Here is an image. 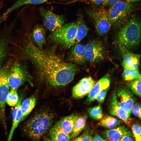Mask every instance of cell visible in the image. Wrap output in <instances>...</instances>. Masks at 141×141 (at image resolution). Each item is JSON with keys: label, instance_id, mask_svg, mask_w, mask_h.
<instances>
[{"label": "cell", "instance_id": "7", "mask_svg": "<svg viewBox=\"0 0 141 141\" xmlns=\"http://www.w3.org/2000/svg\"><path fill=\"white\" fill-rule=\"evenodd\" d=\"M92 20L98 34L103 36L109 31L112 25L109 19L107 11L104 8L86 11Z\"/></svg>", "mask_w": 141, "mask_h": 141}, {"label": "cell", "instance_id": "37", "mask_svg": "<svg viewBox=\"0 0 141 141\" xmlns=\"http://www.w3.org/2000/svg\"><path fill=\"white\" fill-rule=\"evenodd\" d=\"M120 0H103L102 4L105 6L112 5Z\"/></svg>", "mask_w": 141, "mask_h": 141}, {"label": "cell", "instance_id": "35", "mask_svg": "<svg viewBox=\"0 0 141 141\" xmlns=\"http://www.w3.org/2000/svg\"><path fill=\"white\" fill-rule=\"evenodd\" d=\"M109 87L101 91L96 96V100L99 103H102L104 101Z\"/></svg>", "mask_w": 141, "mask_h": 141}, {"label": "cell", "instance_id": "16", "mask_svg": "<svg viewBox=\"0 0 141 141\" xmlns=\"http://www.w3.org/2000/svg\"><path fill=\"white\" fill-rule=\"evenodd\" d=\"M125 52L123 56L122 64L125 68L138 70L140 55L135 54L129 50H124Z\"/></svg>", "mask_w": 141, "mask_h": 141}, {"label": "cell", "instance_id": "23", "mask_svg": "<svg viewBox=\"0 0 141 141\" xmlns=\"http://www.w3.org/2000/svg\"><path fill=\"white\" fill-rule=\"evenodd\" d=\"M87 118L86 115H75L71 139H73L78 136L84 128Z\"/></svg>", "mask_w": 141, "mask_h": 141}, {"label": "cell", "instance_id": "14", "mask_svg": "<svg viewBox=\"0 0 141 141\" xmlns=\"http://www.w3.org/2000/svg\"><path fill=\"white\" fill-rule=\"evenodd\" d=\"M110 83V79L108 75L101 78L90 90L88 93L85 103L89 104L95 101L97 95L102 90L109 86Z\"/></svg>", "mask_w": 141, "mask_h": 141}, {"label": "cell", "instance_id": "18", "mask_svg": "<svg viewBox=\"0 0 141 141\" xmlns=\"http://www.w3.org/2000/svg\"><path fill=\"white\" fill-rule=\"evenodd\" d=\"M129 129L125 125L118 126L113 128L107 130L102 133L106 140L120 141L125 132Z\"/></svg>", "mask_w": 141, "mask_h": 141}, {"label": "cell", "instance_id": "11", "mask_svg": "<svg viewBox=\"0 0 141 141\" xmlns=\"http://www.w3.org/2000/svg\"><path fill=\"white\" fill-rule=\"evenodd\" d=\"M116 94L119 104L130 116L132 107L136 100L133 94L127 87L122 86L117 89Z\"/></svg>", "mask_w": 141, "mask_h": 141}, {"label": "cell", "instance_id": "39", "mask_svg": "<svg viewBox=\"0 0 141 141\" xmlns=\"http://www.w3.org/2000/svg\"><path fill=\"white\" fill-rule=\"evenodd\" d=\"M90 1L93 4L96 5H99L102 4L103 0H87Z\"/></svg>", "mask_w": 141, "mask_h": 141}, {"label": "cell", "instance_id": "40", "mask_svg": "<svg viewBox=\"0 0 141 141\" xmlns=\"http://www.w3.org/2000/svg\"><path fill=\"white\" fill-rule=\"evenodd\" d=\"M127 2H131L139 1L140 0H126Z\"/></svg>", "mask_w": 141, "mask_h": 141}, {"label": "cell", "instance_id": "5", "mask_svg": "<svg viewBox=\"0 0 141 141\" xmlns=\"http://www.w3.org/2000/svg\"><path fill=\"white\" fill-rule=\"evenodd\" d=\"M11 64L7 63L0 68V121L6 131L5 108L6 100L9 91L8 80L9 71Z\"/></svg>", "mask_w": 141, "mask_h": 141}, {"label": "cell", "instance_id": "33", "mask_svg": "<svg viewBox=\"0 0 141 141\" xmlns=\"http://www.w3.org/2000/svg\"><path fill=\"white\" fill-rule=\"evenodd\" d=\"M132 130L135 140L137 141H140L141 136L140 125L138 124L133 125L132 127Z\"/></svg>", "mask_w": 141, "mask_h": 141}, {"label": "cell", "instance_id": "22", "mask_svg": "<svg viewBox=\"0 0 141 141\" xmlns=\"http://www.w3.org/2000/svg\"><path fill=\"white\" fill-rule=\"evenodd\" d=\"M36 99L34 96L25 99L21 103L20 109L22 113L21 122L30 113L35 107Z\"/></svg>", "mask_w": 141, "mask_h": 141}, {"label": "cell", "instance_id": "8", "mask_svg": "<svg viewBox=\"0 0 141 141\" xmlns=\"http://www.w3.org/2000/svg\"><path fill=\"white\" fill-rule=\"evenodd\" d=\"M134 9L133 5L130 2L120 0L111 5L107 11L111 25L126 17Z\"/></svg>", "mask_w": 141, "mask_h": 141}, {"label": "cell", "instance_id": "31", "mask_svg": "<svg viewBox=\"0 0 141 141\" xmlns=\"http://www.w3.org/2000/svg\"><path fill=\"white\" fill-rule=\"evenodd\" d=\"M19 99L16 89H11L7 96L6 103L10 106H14L17 104Z\"/></svg>", "mask_w": 141, "mask_h": 141}, {"label": "cell", "instance_id": "1", "mask_svg": "<svg viewBox=\"0 0 141 141\" xmlns=\"http://www.w3.org/2000/svg\"><path fill=\"white\" fill-rule=\"evenodd\" d=\"M24 55L34 66L40 81L52 87L72 81L78 70L75 64L64 61L53 50L40 49L28 37L22 48Z\"/></svg>", "mask_w": 141, "mask_h": 141}, {"label": "cell", "instance_id": "12", "mask_svg": "<svg viewBox=\"0 0 141 141\" xmlns=\"http://www.w3.org/2000/svg\"><path fill=\"white\" fill-rule=\"evenodd\" d=\"M95 84L91 77L84 78L81 79L73 88L72 96L74 98H81L88 94Z\"/></svg>", "mask_w": 141, "mask_h": 141}, {"label": "cell", "instance_id": "13", "mask_svg": "<svg viewBox=\"0 0 141 141\" xmlns=\"http://www.w3.org/2000/svg\"><path fill=\"white\" fill-rule=\"evenodd\" d=\"M110 105L109 112L112 115L121 120L127 125L130 126L132 120L127 111L119 104L115 92H114L112 94Z\"/></svg>", "mask_w": 141, "mask_h": 141}, {"label": "cell", "instance_id": "10", "mask_svg": "<svg viewBox=\"0 0 141 141\" xmlns=\"http://www.w3.org/2000/svg\"><path fill=\"white\" fill-rule=\"evenodd\" d=\"M39 11L44 26L52 32L64 25L65 20L63 16L43 7L40 8Z\"/></svg>", "mask_w": 141, "mask_h": 141}, {"label": "cell", "instance_id": "38", "mask_svg": "<svg viewBox=\"0 0 141 141\" xmlns=\"http://www.w3.org/2000/svg\"><path fill=\"white\" fill-rule=\"evenodd\" d=\"M104 138L101 137L97 133H96L93 136V141H106Z\"/></svg>", "mask_w": 141, "mask_h": 141}, {"label": "cell", "instance_id": "32", "mask_svg": "<svg viewBox=\"0 0 141 141\" xmlns=\"http://www.w3.org/2000/svg\"><path fill=\"white\" fill-rule=\"evenodd\" d=\"M92 132L89 129L85 130L79 137L73 139V141H93L94 135Z\"/></svg>", "mask_w": 141, "mask_h": 141}, {"label": "cell", "instance_id": "15", "mask_svg": "<svg viewBox=\"0 0 141 141\" xmlns=\"http://www.w3.org/2000/svg\"><path fill=\"white\" fill-rule=\"evenodd\" d=\"M73 46L68 54L67 61L80 65L84 64L86 61L84 46L78 43Z\"/></svg>", "mask_w": 141, "mask_h": 141}, {"label": "cell", "instance_id": "30", "mask_svg": "<svg viewBox=\"0 0 141 141\" xmlns=\"http://www.w3.org/2000/svg\"><path fill=\"white\" fill-rule=\"evenodd\" d=\"M87 111L90 117L95 120H100L103 116L102 108L99 105L88 108Z\"/></svg>", "mask_w": 141, "mask_h": 141}, {"label": "cell", "instance_id": "26", "mask_svg": "<svg viewBox=\"0 0 141 141\" xmlns=\"http://www.w3.org/2000/svg\"><path fill=\"white\" fill-rule=\"evenodd\" d=\"M52 0H16L15 2L6 10L7 14H9L16 9L27 4H41L46 2ZM79 1L82 0H69Z\"/></svg>", "mask_w": 141, "mask_h": 141}, {"label": "cell", "instance_id": "36", "mask_svg": "<svg viewBox=\"0 0 141 141\" xmlns=\"http://www.w3.org/2000/svg\"><path fill=\"white\" fill-rule=\"evenodd\" d=\"M135 140L133 133L129 129L124 134L120 141H133Z\"/></svg>", "mask_w": 141, "mask_h": 141}, {"label": "cell", "instance_id": "27", "mask_svg": "<svg viewBox=\"0 0 141 141\" xmlns=\"http://www.w3.org/2000/svg\"><path fill=\"white\" fill-rule=\"evenodd\" d=\"M7 39L3 35L0 34V68L7 56L8 46Z\"/></svg>", "mask_w": 141, "mask_h": 141}, {"label": "cell", "instance_id": "9", "mask_svg": "<svg viewBox=\"0 0 141 141\" xmlns=\"http://www.w3.org/2000/svg\"><path fill=\"white\" fill-rule=\"evenodd\" d=\"M84 46L86 61L92 63H96L104 58L105 49L103 43L99 40L93 39Z\"/></svg>", "mask_w": 141, "mask_h": 141}, {"label": "cell", "instance_id": "20", "mask_svg": "<svg viewBox=\"0 0 141 141\" xmlns=\"http://www.w3.org/2000/svg\"><path fill=\"white\" fill-rule=\"evenodd\" d=\"M22 99V98H19V101L13 110L12 116V125L7 138L8 141H10L11 139L15 130L19 123L21 122L22 113L20 107Z\"/></svg>", "mask_w": 141, "mask_h": 141}, {"label": "cell", "instance_id": "4", "mask_svg": "<svg viewBox=\"0 0 141 141\" xmlns=\"http://www.w3.org/2000/svg\"><path fill=\"white\" fill-rule=\"evenodd\" d=\"M77 30L76 22L64 24L49 35L48 39L53 43L59 44L65 48L71 47Z\"/></svg>", "mask_w": 141, "mask_h": 141}, {"label": "cell", "instance_id": "17", "mask_svg": "<svg viewBox=\"0 0 141 141\" xmlns=\"http://www.w3.org/2000/svg\"><path fill=\"white\" fill-rule=\"evenodd\" d=\"M31 38L33 43L40 49L46 43L45 30L42 26L37 24L33 27L31 33Z\"/></svg>", "mask_w": 141, "mask_h": 141}, {"label": "cell", "instance_id": "28", "mask_svg": "<svg viewBox=\"0 0 141 141\" xmlns=\"http://www.w3.org/2000/svg\"><path fill=\"white\" fill-rule=\"evenodd\" d=\"M141 77L138 70L125 68L122 75V79L126 81H131Z\"/></svg>", "mask_w": 141, "mask_h": 141}, {"label": "cell", "instance_id": "29", "mask_svg": "<svg viewBox=\"0 0 141 141\" xmlns=\"http://www.w3.org/2000/svg\"><path fill=\"white\" fill-rule=\"evenodd\" d=\"M128 86L134 94L141 97V77L130 81Z\"/></svg>", "mask_w": 141, "mask_h": 141}, {"label": "cell", "instance_id": "2", "mask_svg": "<svg viewBox=\"0 0 141 141\" xmlns=\"http://www.w3.org/2000/svg\"><path fill=\"white\" fill-rule=\"evenodd\" d=\"M54 118L53 114L47 110L39 111L25 123L23 131L28 138L38 140L48 131Z\"/></svg>", "mask_w": 141, "mask_h": 141}, {"label": "cell", "instance_id": "3", "mask_svg": "<svg viewBox=\"0 0 141 141\" xmlns=\"http://www.w3.org/2000/svg\"><path fill=\"white\" fill-rule=\"evenodd\" d=\"M141 25L136 17L130 19L120 29L116 36L117 42L121 49L130 50L139 45L141 39Z\"/></svg>", "mask_w": 141, "mask_h": 141}, {"label": "cell", "instance_id": "19", "mask_svg": "<svg viewBox=\"0 0 141 141\" xmlns=\"http://www.w3.org/2000/svg\"><path fill=\"white\" fill-rule=\"evenodd\" d=\"M77 30L75 35L71 44V47L79 42L86 36L89 30L82 16L78 15L76 22Z\"/></svg>", "mask_w": 141, "mask_h": 141}, {"label": "cell", "instance_id": "6", "mask_svg": "<svg viewBox=\"0 0 141 141\" xmlns=\"http://www.w3.org/2000/svg\"><path fill=\"white\" fill-rule=\"evenodd\" d=\"M32 77L18 62L11 64L9 71L8 80L10 87L16 89L26 82L33 85Z\"/></svg>", "mask_w": 141, "mask_h": 141}, {"label": "cell", "instance_id": "24", "mask_svg": "<svg viewBox=\"0 0 141 141\" xmlns=\"http://www.w3.org/2000/svg\"><path fill=\"white\" fill-rule=\"evenodd\" d=\"M49 134L52 140L66 141L71 139V135L65 133L55 125L50 130Z\"/></svg>", "mask_w": 141, "mask_h": 141}, {"label": "cell", "instance_id": "34", "mask_svg": "<svg viewBox=\"0 0 141 141\" xmlns=\"http://www.w3.org/2000/svg\"><path fill=\"white\" fill-rule=\"evenodd\" d=\"M141 106L139 103H134L132 107L131 113L134 116L141 119Z\"/></svg>", "mask_w": 141, "mask_h": 141}, {"label": "cell", "instance_id": "21", "mask_svg": "<svg viewBox=\"0 0 141 141\" xmlns=\"http://www.w3.org/2000/svg\"><path fill=\"white\" fill-rule=\"evenodd\" d=\"M75 116L72 115L64 117L55 125L65 133L71 135L73 131Z\"/></svg>", "mask_w": 141, "mask_h": 141}, {"label": "cell", "instance_id": "25", "mask_svg": "<svg viewBox=\"0 0 141 141\" xmlns=\"http://www.w3.org/2000/svg\"><path fill=\"white\" fill-rule=\"evenodd\" d=\"M100 120L99 124L104 128L109 129L113 128L122 123V121L120 119L107 115Z\"/></svg>", "mask_w": 141, "mask_h": 141}]
</instances>
